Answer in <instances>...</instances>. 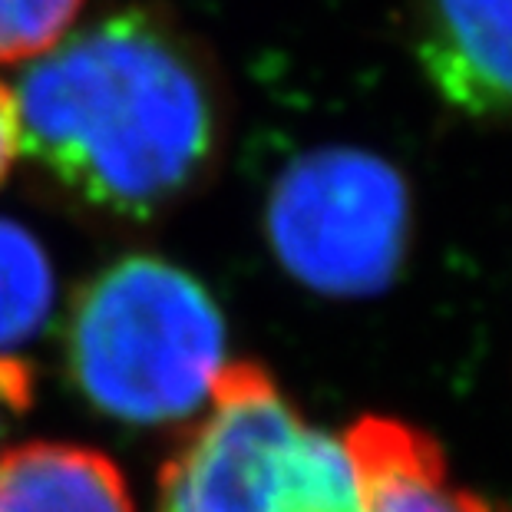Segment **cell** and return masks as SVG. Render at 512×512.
Listing matches in <instances>:
<instances>
[{"label":"cell","instance_id":"cell-7","mask_svg":"<svg viewBox=\"0 0 512 512\" xmlns=\"http://www.w3.org/2000/svg\"><path fill=\"white\" fill-rule=\"evenodd\" d=\"M0 512H136L110 456L37 440L0 453Z\"/></svg>","mask_w":512,"mask_h":512},{"label":"cell","instance_id":"cell-5","mask_svg":"<svg viewBox=\"0 0 512 512\" xmlns=\"http://www.w3.org/2000/svg\"><path fill=\"white\" fill-rule=\"evenodd\" d=\"M413 57L456 113L512 123V0H413Z\"/></svg>","mask_w":512,"mask_h":512},{"label":"cell","instance_id":"cell-12","mask_svg":"<svg viewBox=\"0 0 512 512\" xmlns=\"http://www.w3.org/2000/svg\"><path fill=\"white\" fill-rule=\"evenodd\" d=\"M493 512H503V509H499V506H496V509H493Z\"/></svg>","mask_w":512,"mask_h":512},{"label":"cell","instance_id":"cell-10","mask_svg":"<svg viewBox=\"0 0 512 512\" xmlns=\"http://www.w3.org/2000/svg\"><path fill=\"white\" fill-rule=\"evenodd\" d=\"M30 403V370L20 357H0V440L10 420L20 417Z\"/></svg>","mask_w":512,"mask_h":512},{"label":"cell","instance_id":"cell-6","mask_svg":"<svg viewBox=\"0 0 512 512\" xmlns=\"http://www.w3.org/2000/svg\"><path fill=\"white\" fill-rule=\"evenodd\" d=\"M364 489V512H493L450 476L443 446L394 417H361L344 433Z\"/></svg>","mask_w":512,"mask_h":512},{"label":"cell","instance_id":"cell-2","mask_svg":"<svg viewBox=\"0 0 512 512\" xmlns=\"http://www.w3.org/2000/svg\"><path fill=\"white\" fill-rule=\"evenodd\" d=\"M63 361L90 407L136 427H162L209 403L228 364L225 321L189 271L156 255H129L73 294Z\"/></svg>","mask_w":512,"mask_h":512},{"label":"cell","instance_id":"cell-1","mask_svg":"<svg viewBox=\"0 0 512 512\" xmlns=\"http://www.w3.org/2000/svg\"><path fill=\"white\" fill-rule=\"evenodd\" d=\"M20 149L96 215L146 222L212 169L225 100L209 53L156 7L63 37L14 90Z\"/></svg>","mask_w":512,"mask_h":512},{"label":"cell","instance_id":"cell-4","mask_svg":"<svg viewBox=\"0 0 512 512\" xmlns=\"http://www.w3.org/2000/svg\"><path fill=\"white\" fill-rule=\"evenodd\" d=\"M265 232L294 281L328 298H370L397 281L410 248V189L377 152L324 146L271 185Z\"/></svg>","mask_w":512,"mask_h":512},{"label":"cell","instance_id":"cell-3","mask_svg":"<svg viewBox=\"0 0 512 512\" xmlns=\"http://www.w3.org/2000/svg\"><path fill=\"white\" fill-rule=\"evenodd\" d=\"M156 512H364L344 437L314 427L265 367L225 364L159 473Z\"/></svg>","mask_w":512,"mask_h":512},{"label":"cell","instance_id":"cell-8","mask_svg":"<svg viewBox=\"0 0 512 512\" xmlns=\"http://www.w3.org/2000/svg\"><path fill=\"white\" fill-rule=\"evenodd\" d=\"M57 278L50 255L24 225L0 219V357H17L43 331Z\"/></svg>","mask_w":512,"mask_h":512},{"label":"cell","instance_id":"cell-11","mask_svg":"<svg viewBox=\"0 0 512 512\" xmlns=\"http://www.w3.org/2000/svg\"><path fill=\"white\" fill-rule=\"evenodd\" d=\"M20 156V119H17V100L14 90L0 80V182L7 179L10 166Z\"/></svg>","mask_w":512,"mask_h":512},{"label":"cell","instance_id":"cell-9","mask_svg":"<svg viewBox=\"0 0 512 512\" xmlns=\"http://www.w3.org/2000/svg\"><path fill=\"white\" fill-rule=\"evenodd\" d=\"M83 0H0V63H30L70 34Z\"/></svg>","mask_w":512,"mask_h":512}]
</instances>
